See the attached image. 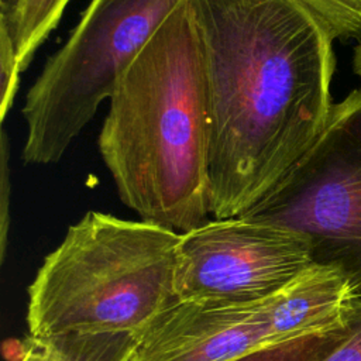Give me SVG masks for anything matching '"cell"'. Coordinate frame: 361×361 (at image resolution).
<instances>
[{
  "label": "cell",
  "instance_id": "cell-8",
  "mask_svg": "<svg viewBox=\"0 0 361 361\" xmlns=\"http://www.w3.org/2000/svg\"><path fill=\"white\" fill-rule=\"evenodd\" d=\"M138 338L134 333L30 336L18 361H131Z\"/></svg>",
  "mask_w": 361,
  "mask_h": 361
},
{
  "label": "cell",
  "instance_id": "cell-2",
  "mask_svg": "<svg viewBox=\"0 0 361 361\" xmlns=\"http://www.w3.org/2000/svg\"><path fill=\"white\" fill-rule=\"evenodd\" d=\"M97 147L120 200L178 233L207 221L210 127L200 38L180 0L121 73Z\"/></svg>",
  "mask_w": 361,
  "mask_h": 361
},
{
  "label": "cell",
  "instance_id": "cell-11",
  "mask_svg": "<svg viewBox=\"0 0 361 361\" xmlns=\"http://www.w3.org/2000/svg\"><path fill=\"white\" fill-rule=\"evenodd\" d=\"M329 31L333 39L361 37V0H296Z\"/></svg>",
  "mask_w": 361,
  "mask_h": 361
},
{
  "label": "cell",
  "instance_id": "cell-4",
  "mask_svg": "<svg viewBox=\"0 0 361 361\" xmlns=\"http://www.w3.org/2000/svg\"><path fill=\"white\" fill-rule=\"evenodd\" d=\"M180 0H90L25 94L27 165L58 162Z\"/></svg>",
  "mask_w": 361,
  "mask_h": 361
},
{
  "label": "cell",
  "instance_id": "cell-12",
  "mask_svg": "<svg viewBox=\"0 0 361 361\" xmlns=\"http://www.w3.org/2000/svg\"><path fill=\"white\" fill-rule=\"evenodd\" d=\"M23 73L18 59L16 42L7 30L0 23V118L4 121L7 113L14 104V99L20 85V75Z\"/></svg>",
  "mask_w": 361,
  "mask_h": 361
},
{
  "label": "cell",
  "instance_id": "cell-16",
  "mask_svg": "<svg viewBox=\"0 0 361 361\" xmlns=\"http://www.w3.org/2000/svg\"><path fill=\"white\" fill-rule=\"evenodd\" d=\"M353 69L355 72V75H358L361 78V42L358 44V47L354 51V56H353Z\"/></svg>",
  "mask_w": 361,
  "mask_h": 361
},
{
  "label": "cell",
  "instance_id": "cell-14",
  "mask_svg": "<svg viewBox=\"0 0 361 361\" xmlns=\"http://www.w3.org/2000/svg\"><path fill=\"white\" fill-rule=\"evenodd\" d=\"M322 361H361V299L350 310V329L345 337Z\"/></svg>",
  "mask_w": 361,
  "mask_h": 361
},
{
  "label": "cell",
  "instance_id": "cell-9",
  "mask_svg": "<svg viewBox=\"0 0 361 361\" xmlns=\"http://www.w3.org/2000/svg\"><path fill=\"white\" fill-rule=\"evenodd\" d=\"M71 0H18L10 31L17 49V59L24 72L38 48L59 25L63 11Z\"/></svg>",
  "mask_w": 361,
  "mask_h": 361
},
{
  "label": "cell",
  "instance_id": "cell-13",
  "mask_svg": "<svg viewBox=\"0 0 361 361\" xmlns=\"http://www.w3.org/2000/svg\"><path fill=\"white\" fill-rule=\"evenodd\" d=\"M0 261H4L7 248V235L10 226V196H11V176H10V145L4 128H1L0 141Z\"/></svg>",
  "mask_w": 361,
  "mask_h": 361
},
{
  "label": "cell",
  "instance_id": "cell-6",
  "mask_svg": "<svg viewBox=\"0 0 361 361\" xmlns=\"http://www.w3.org/2000/svg\"><path fill=\"white\" fill-rule=\"evenodd\" d=\"M313 262V245L299 231L243 216L213 219L180 234L175 295L178 302H255Z\"/></svg>",
  "mask_w": 361,
  "mask_h": 361
},
{
  "label": "cell",
  "instance_id": "cell-3",
  "mask_svg": "<svg viewBox=\"0 0 361 361\" xmlns=\"http://www.w3.org/2000/svg\"><path fill=\"white\" fill-rule=\"evenodd\" d=\"M180 233L90 210L72 224L28 286L32 337L141 336L173 306Z\"/></svg>",
  "mask_w": 361,
  "mask_h": 361
},
{
  "label": "cell",
  "instance_id": "cell-1",
  "mask_svg": "<svg viewBox=\"0 0 361 361\" xmlns=\"http://www.w3.org/2000/svg\"><path fill=\"white\" fill-rule=\"evenodd\" d=\"M210 127L209 210H251L310 148L333 107V38L296 0H190Z\"/></svg>",
  "mask_w": 361,
  "mask_h": 361
},
{
  "label": "cell",
  "instance_id": "cell-10",
  "mask_svg": "<svg viewBox=\"0 0 361 361\" xmlns=\"http://www.w3.org/2000/svg\"><path fill=\"white\" fill-rule=\"evenodd\" d=\"M348 329L350 313L337 326L261 348L233 361H322L345 337Z\"/></svg>",
  "mask_w": 361,
  "mask_h": 361
},
{
  "label": "cell",
  "instance_id": "cell-15",
  "mask_svg": "<svg viewBox=\"0 0 361 361\" xmlns=\"http://www.w3.org/2000/svg\"><path fill=\"white\" fill-rule=\"evenodd\" d=\"M17 4L18 0H0V21L10 25L16 14Z\"/></svg>",
  "mask_w": 361,
  "mask_h": 361
},
{
  "label": "cell",
  "instance_id": "cell-7",
  "mask_svg": "<svg viewBox=\"0 0 361 361\" xmlns=\"http://www.w3.org/2000/svg\"><path fill=\"white\" fill-rule=\"evenodd\" d=\"M276 293L243 303L176 302L140 336L131 361H233L300 337Z\"/></svg>",
  "mask_w": 361,
  "mask_h": 361
},
{
  "label": "cell",
  "instance_id": "cell-5",
  "mask_svg": "<svg viewBox=\"0 0 361 361\" xmlns=\"http://www.w3.org/2000/svg\"><path fill=\"white\" fill-rule=\"evenodd\" d=\"M243 217L305 234L314 261L361 292V87L333 104L310 148Z\"/></svg>",
  "mask_w": 361,
  "mask_h": 361
}]
</instances>
